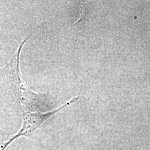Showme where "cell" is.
<instances>
[{
    "mask_svg": "<svg viewBox=\"0 0 150 150\" xmlns=\"http://www.w3.org/2000/svg\"><path fill=\"white\" fill-rule=\"evenodd\" d=\"M79 98V97H75L71 100L70 101L66 102L62 106L54 110V111L41 112H34L26 111L22 109V116H23V123L21 129L17 132V134L12 136L10 139L7 141L5 144L4 150L16 139L22 136L29 137L32 135L33 132L38 128L42 123L47 119L53 116L56 113L59 112L64 107H67L73 103Z\"/></svg>",
    "mask_w": 150,
    "mask_h": 150,
    "instance_id": "obj_2",
    "label": "cell"
},
{
    "mask_svg": "<svg viewBox=\"0 0 150 150\" xmlns=\"http://www.w3.org/2000/svg\"><path fill=\"white\" fill-rule=\"evenodd\" d=\"M27 38L20 43L19 47L11 61L5 67L6 77L13 93L21 104L23 110L32 111L37 110L42 101L43 96L32 91L23 80L20 69V57L22 49Z\"/></svg>",
    "mask_w": 150,
    "mask_h": 150,
    "instance_id": "obj_1",
    "label": "cell"
},
{
    "mask_svg": "<svg viewBox=\"0 0 150 150\" xmlns=\"http://www.w3.org/2000/svg\"><path fill=\"white\" fill-rule=\"evenodd\" d=\"M4 139H5L4 137L0 136V150H4V146L6 142L5 141H4Z\"/></svg>",
    "mask_w": 150,
    "mask_h": 150,
    "instance_id": "obj_3",
    "label": "cell"
}]
</instances>
